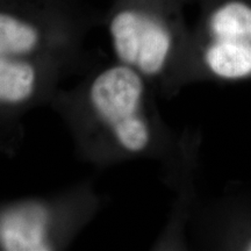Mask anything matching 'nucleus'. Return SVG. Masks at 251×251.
I'll return each mask as SVG.
<instances>
[{"label":"nucleus","instance_id":"1","mask_svg":"<svg viewBox=\"0 0 251 251\" xmlns=\"http://www.w3.org/2000/svg\"><path fill=\"white\" fill-rule=\"evenodd\" d=\"M143 76L119 63L102 70L91 83L89 102L97 118L125 151L139 153L150 143L143 115Z\"/></svg>","mask_w":251,"mask_h":251},{"label":"nucleus","instance_id":"2","mask_svg":"<svg viewBox=\"0 0 251 251\" xmlns=\"http://www.w3.org/2000/svg\"><path fill=\"white\" fill-rule=\"evenodd\" d=\"M109 33L115 55L142 76H155L164 68L171 50V34L164 24L137 11H122L112 19Z\"/></svg>","mask_w":251,"mask_h":251},{"label":"nucleus","instance_id":"3","mask_svg":"<svg viewBox=\"0 0 251 251\" xmlns=\"http://www.w3.org/2000/svg\"><path fill=\"white\" fill-rule=\"evenodd\" d=\"M211 42L205 59L209 70L222 78L251 74V6L240 0L227 1L209 19Z\"/></svg>","mask_w":251,"mask_h":251},{"label":"nucleus","instance_id":"4","mask_svg":"<svg viewBox=\"0 0 251 251\" xmlns=\"http://www.w3.org/2000/svg\"><path fill=\"white\" fill-rule=\"evenodd\" d=\"M49 216L42 206L23 205L0 214V248L6 251L51 250Z\"/></svg>","mask_w":251,"mask_h":251},{"label":"nucleus","instance_id":"5","mask_svg":"<svg viewBox=\"0 0 251 251\" xmlns=\"http://www.w3.org/2000/svg\"><path fill=\"white\" fill-rule=\"evenodd\" d=\"M37 72L23 57L0 56V103L20 105L35 93Z\"/></svg>","mask_w":251,"mask_h":251},{"label":"nucleus","instance_id":"6","mask_svg":"<svg viewBox=\"0 0 251 251\" xmlns=\"http://www.w3.org/2000/svg\"><path fill=\"white\" fill-rule=\"evenodd\" d=\"M39 45V31L30 24L0 13V56L24 57Z\"/></svg>","mask_w":251,"mask_h":251},{"label":"nucleus","instance_id":"7","mask_svg":"<svg viewBox=\"0 0 251 251\" xmlns=\"http://www.w3.org/2000/svg\"><path fill=\"white\" fill-rule=\"evenodd\" d=\"M249 249H250V250H251V246H250V248H249Z\"/></svg>","mask_w":251,"mask_h":251}]
</instances>
